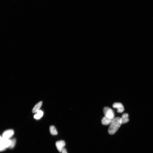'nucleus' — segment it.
Listing matches in <instances>:
<instances>
[{
	"mask_svg": "<svg viewBox=\"0 0 153 153\" xmlns=\"http://www.w3.org/2000/svg\"><path fill=\"white\" fill-rule=\"evenodd\" d=\"M122 124L121 118L117 117L112 120L109 128L108 132L110 135L114 134L118 130Z\"/></svg>",
	"mask_w": 153,
	"mask_h": 153,
	"instance_id": "obj_1",
	"label": "nucleus"
},
{
	"mask_svg": "<svg viewBox=\"0 0 153 153\" xmlns=\"http://www.w3.org/2000/svg\"><path fill=\"white\" fill-rule=\"evenodd\" d=\"M49 130L50 133L52 135H55L58 134L57 129L53 126H51L50 127Z\"/></svg>",
	"mask_w": 153,
	"mask_h": 153,
	"instance_id": "obj_11",
	"label": "nucleus"
},
{
	"mask_svg": "<svg viewBox=\"0 0 153 153\" xmlns=\"http://www.w3.org/2000/svg\"><path fill=\"white\" fill-rule=\"evenodd\" d=\"M42 104V102L41 101L37 104L34 107L33 109H32V112L33 113H36L39 110Z\"/></svg>",
	"mask_w": 153,
	"mask_h": 153,
	"instance_id": "obj_6",
	"label": "nucleus"
},
{
	"mask_svg": "<svg viewBox=\"0 0 153 153\" xmlns=\"http://www.w3.org/2000/svg\"><path fill=\"white\" fill-rule=\"evenodd\" d=\"M113 108L118 109V113H122L124 111V108L122 104L120 103L116 102L113 104Z\"/></svg>",
	"mask_w": 153,
	"mask_h": 153,
	"instance_id": "obj_5",
	"label": "nucleus"
},
{
	"mask_svg": "<svg viewBox=\"0 0 153 153\" xmlns=\"http://www.w3.org/2000/svg\"><path fill=\"white\" fill-rule=\"evenodd\" d=\"M44 113L41 110H39L34 116V118L36 119H38L40 118L43 116Z\"/></svg>",
	"mask_w": 153,
	"mask_h": 153,
	"instance_id": "obj_10",
	"label": "nucleus"
},
{
	"mask_svg": "<svg viewBox=\"0 0 153 153\" xmlns=\"http://www.w3.org/2000/svg\"><path fill=\"white\" fill-rule=\"evenodd\" d=\"M113 120L109 119L104 117L102 118V123L103 125H107L110 124Z\"/></svg>",
	"mask_w": 153,
	"mask_h": 153,
	"instance_id": "obj_9",
	"label": "nucleus"
},
{
	"mask_svg": "<svg viewBox=\"0 0 153 153\" xmlns=\"http://www.w3.org/2000/svg\"><path fill=\"white\" fill-rule=\"evenodd\" d=\"M122 120V124L127 123L129 121V115L127 113H124L121 118Z\"/></svg>",
	"mask_w": 153,
	"mask_h": 153,
	"instance_id": "obj_7",
	"label": "nucleus"
},
{
	"mask_svg": "<svg viewBox=\"0 0 153 153\" xmlns=\"http://www.w3.org/2000/svg\"><path fill=\"white\" fill-rule=\"evenodd\" d=\"M103 112L106 118L109 119L113 120L115 118V114L114 111L111 108L105 107L103 109Z\"/></svg>",
	"mask_w": 153,
	"mask_h": 153,
	"instance_id": "obj_2",
	"label": "nucleus"
},
{
	"mask_svg": "<svg viewBox=\"0 0 153 153\" xmlns=\"http://www.w3.org/2000/svg\"><path fill=\"white\" fill-rule=\"evenodd\" d=\"M1 143L6 149L9 148L11 144V139H2V141Z\"/></svg>",
	"mask_w": 153,
	"mask_h": 153,
	"instance_id": "obj_8",
	"label": "nucleus"
},
{
	"mask_svg": "<svg viewBox=\"0 0 153 153\" xmlns=\"http://www.w3.org/2000/svg\"><path fill=\"white\" fill-rule=\"evenodd\" d=\"M65 145V142L63 140L57 141L56 143V145L57 149L60 152H62Z\"/></svg>",
	"mask_w": 153,
	"mask_h": 153,
	"instance_id": "obj_4",
	"label": "nucleus"
},
{
	"mask_svg": "<svg viewBox=\"0 0 153 153\" xmlns=\"http://www.w3.org/2000/svg\"><path fill=\"white\" fill-rule=\"evenodd\" d=\"M6 149L1 143H0V152L4 151L6 150Z\"/></svg>",
	"mask_w": 153,
	"mask_h": 153,
	"instance_id": "obj_13",
	"label": "nucleus"
},
{
	"mask_svg": "<svg viewBox=\"0 0 153 153\" xmlns=\"http://www.w3.org/2000/svg\"><path fill=\"white\" fill-rule=\"evenodd\" d=\"M2 137H1V136H0V143L1 142H2Z\"/></svg>",
	"mask_w": 153,
	"mask_h": 153,
	"instance_id": "obj_15",
	"label": "nucleus"
},
{
	"mask_svg": "<svg viewBox=\"0 0 153 153\" xmlns=\"http://www.w3.org/2000/svg\"><path fill=\"white\" fill-rule=\"evenodd\" d=\"M61 152H62V153H68L67 152L66 149L64 148L63 149Z\"/></svg>",
	"mask_w": 153,
	"mask_h": 153,
	"instance_id": "obj_14",
	"label": "nucleus"
},
{
	"mask_svg": "<svg viewBox=\"0 0 153 153\" xmlns=\"http://www.w3.org/2000/svg\"><path fill=\"white\" fill-rule=\"evenodd\" d=\"M11 144L9 148L10 149L13 148L14 147H15V145L16 143V140L15 139L13 138L12 139H11Z\"/></svg>",
	"mask_w": 153,
	"mask_h": 153,
	"instance_id": "obj_12",
	"label": "nucleus"
},
{
	"mask_svg": "<svg viewBox=\"0 0 153 153\" xmlns=\"http://www.w3.org/2000/svg\"><path fill=\"white\" fill-rule=\"evenodd\" d=\"M14 134V131L12 129H10L5 131L2 134V139H9L13 136Z\"/></svg>",
	"mask_w": 153,
	"mask_h": 153,
	"instance_id": "obj_3",
	"label": "nucleus"
}]
</instances>
